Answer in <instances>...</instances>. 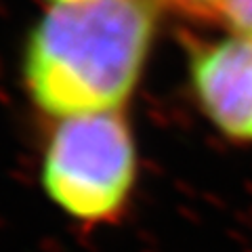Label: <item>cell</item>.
Wrapping results in <instances>:
<instances>
[{
	"instance_id": "1",
	"label": "cell",
	"mask_w": 252,
	"mask_h": 252,
	"mask_svg": "<svg viewBox=\"0 0 252 252\" xmlns=\"http://www.w3.org/2000/svg\"><path fill=\"white\" fill-rule=\"evenodd\" d=\"M156 28L149 0L55 4L30 34L26 86L57 118L118 112L137 86Z\"/></svg>"
},
{
	"instance_id": "2",
	"label": "cell",
	"mask_w": 252,
	"mask_h": 252,
	"mask_svg": "<svg viewBox=\"0 0 252 252\" xmlns=\"http://www.w3.org/2000/svg\"><path fill=\"white\" fill-rule=\"evenodd\" d=\"M137 154L120 112L63 118L42 164L46 193L72 219L86 225L116 223L128 204Z\"/></svg>"
},
{
	"instance_id": "3",
	"label": "cell",
	"mask_w": 252,
	"mask_h": 252,
	"mask_svg": "<svg viewBox=\"0 0 252 252\" xmlns=\"http://www.w3.org/2000/svg\"><path fill=\"white\" fill-rule=\"evenodd\" d=\"M191 84L215 126L227 137L252 141V38L238 34L198 49Z\"/></svg>"
},
{
	"instance_id": "4",
	"label": "cell",
	"mask_w": 252,
	"mask_h": 252,
	"mask_svg": "<svg viewBox=\"0 0 252 252\" xmlns=\"http://www.w3.org/2000/svg\"><path fill=\"white\" fill-rule=\"evenodd\" d=\"M220 15L240 36L252 38V0H225Z\"/></svg>"
},
{
	"instance_id": "5",
	"label": "cell",
	"mask_w": 252,
	"mask_h": 252,
	"mask_svg": "<svg viewBox=\"0 0 252 252\" xmlns=\"http://www.w3.org/2000/svg\"><path fill=\"white\" fill-rule=\"evenodd\" d=\"M170 2L189 13H215L220 11L225 0H170Z\"/></svg>"
},
{
	"instance_id": "6",
	"label": "cell",
	"mask_w": 252,
	"mask_h": 252,
	"mask_svg": "<svg viewBox=\"0 0 252 252\" xmlns=\"http://www.w3.org/2000/svg\"><path fill=\"white\" fill-rule=\"evenodd\" d=\"M55 4H74V2H86V0H53Z\"/></svg>"
}]
</instances>
